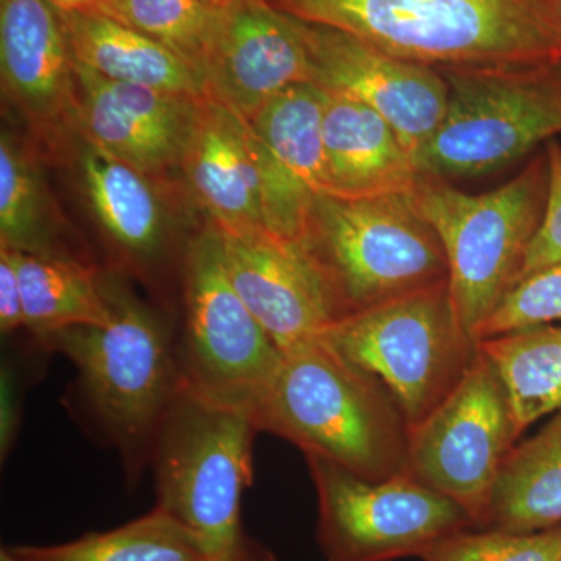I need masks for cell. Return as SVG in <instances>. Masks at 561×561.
Instances as JSON below:
<instances>
[{
    "label": "cell",
    "instance_id": "1",
    "mask_svg": "<svg viewBox=\"0 0 561 561\" xmlns=\"http://www.w3.org/2000/svg\"><path fill=\"white\" fill-rule=\"evenodd\" d=\"M110 306L102 327L69 328L35 342L76 368L62 404L105 448L119 454L128 482L149 468L150 449L181 387L179 331L116 273H101Z\"/></svg>",
    "mask_w": 561,
    "mask_h": 561
},
{
    "label": "cell",
    "instance_id": "2",
    "mask_svg": "<svg viewBox=\"0 0 561 561\" xmlns=\"http://www.w3.org/2000/svg\"><path fill=\"white\" fill-rule=\"evenodd\" d=\"M437 70L561 65L559 0H265Z\"/></svg>",
    "mask_w": 561,
    "mask_h": 561
},
{
    "label": "cell",
    "instance_id": "3",
    "mask_svg": "<svg viewBox=\"0 0 561 561\" xmlns=\"http://www.w3.org/2000/svg\"><path fill=\"white\" fill-rule=\"evenodd\" d=\"M254 412L261 432L368 481L408 472L411 426L400 404L320 339L280 354Z\"/></svg>",
    "mask_w": 561,
    "mask_h": 561
},
{
    "label": "cell",
    "instance_id": "4",
    "mask_svg": "<svg viewBox=\"0 0 561 561\" xmlns=\"http://www.w3.org/2000/svg\"><path fill=\"white\" fill-rule=\"evenodd\" d=\"M300 247L337 320L448 280V261L412 192L371 198L321 195Z\"/></svg>",
    "mask_w": 561,
    "mask_h": 561
},
{
    "label": "cell",
    "instance_id": "5",
    "mask_svg": "<svg viewBox=\"0 0 561 561\" xmlns=\"http://www.w3.org/2000/svg\"><path fill=\"white\" fill-rule=\"evenodd\" d=\"M249 405L213 400L181 382L150 449L157 507L219 557L241 540L242 500L253 483L260 434Z\"/></svg>",
    "mask_w": 561,
    "mask_h": 561
},
{
    "label": "cell",
    "instance_id": "6",
    "mask_svg": "<svg viewBox=\"0 0 561 561\" xmlns=\"http://www.w3.org/2000/svg\"><path fill=\"white\" fill-rule=\"evenodd\" d=\"M548 186L546 151L485 194H467L437 175L420 173L416 180L413 202L445 249L454 308L472 341L478 342L483 323L522 279Z\"/></svg>",
    "mask_w": 561,
    "mask_h": 561
},
{
    "label": "cell",
    "instance_id": "7",
    "mask_svg": "<svg viewBox=\"0 0 561 561\" xmlns=\"http://www.w3.org/2000/svg\"><path fill=\"white\" fill-rule=\"evenodd\" d=\"M319 339L376 376L411 431L453 393L479 353L461 328L448 280L334 321Z\"/></svg>",
    "mask_w": 561,
    "mask_h": 561
},
{
    "label": "cell",
    "instance_id": "8",
    "mask_svg": "<svg viewBox=\"0 0 561 561\" xmlns=\"http://www.w3.org/2000/svg\"><path fill=\"white\" fill-rule=\"evenodd\" d=\"M442 72L448 108L413 157L420 173L486 175L561 135V65Z\"/></svg>",
    "mask_w": 561,
    "mask_h": 561
},
{
    "label": "cell",
    "instance_id": "9",
    "mask_svg": "<svg viewBox=\"0 0 561 561\" xmlns=\"http://www.w3.org/2000/svg\"><path fill=\"white\" fill-rule=\"evenodd\" d=\"M181 286V381L213 400L254 409L283 353L236 290L210 221L187 241Z\"/></svg>",
    "mask_w": 561,
    "mask_h": 561
},
{
    "label": "cell",
    "instance_id": "10",
    "mask_svg": "<svg viewBox=\"0 0 561 561\" xmlns=\"http://www.w3.org/2000/svg\"><path fill=\"white\" fill-rule=\"evenodd\" d=\"M319 504L317 541L327 561H394L421 557L443 538L478 527L440 491L411 474L368 481L306 454Z\"/></svg>",
    "mask_w": 561,
    "mask_h": 561
},
{
    "label": "cell",
    "instance_id": "11",
    "mask_svg": "<svg viewBox=\"0 0 561 561\" xmlns=\"http://www.w3.org/2000/svg\"><path fill=\"white\" fill-rule=\"evenodd\" d=\"M522 434L500 373L479 350L459 386L411 431L408 474L456 501L479 527Z\"/></svg>",
    "mask_w": 561,
    "mask_h": 561
},
{
    "label": "cell",
    "instance_id": "12",
    "mask_svg": "<svg viewBox=\"0 0 561 561\" xmlns=\"http://www.w3.org/2000/svg\"><path fill=\"white\" fill-rule=\"evenodd\" d=\"M295 21L308 54L309 83L376 111L415 157L448 108L442 70L401 60L348 33Z\"/></svg>",
    "mask_w": 561,
    "mask_h": 561
},
{
    "label": "cell",
    "instance_id": "13",
    "mask_svg": "<svg viewBox=\"0 0 561 561\" xmlns=\"http://www.w3.org/2000/svg\"><path fill=\"white\" fill-rule=\"evenodd\" d=\"M81 139L149 179L181 169L205 99L99 76L76 60Z\"/></svg>",
    "mask_w": 561,
    "mask_h": 561
},
{
    "label": "cell",
    "instance_id": "14",
    "mask_svg": "<svg viewBox=\"0 0 561 561\" xmlns=\"http://www.w3.org/2000/svg\"><path fill=\"white\" fill-rule=\"evenodd\" d=\"M0 72L9 95L46 142L79 133L76 57L60 10L47 0H0Z\"/></svg>",
    "mask_w": 561,
    "mask_h": 561
},
{
    "label": "cell",
    "instance_id": "15",
    "mask_svg": "<svg viewBox=\"0 0 561 561\" xmlns=\"http://www.w3.org/2000/svg\"><path fill=\"white\" fill-rule=\"evenodd\" d=\"M203 81L206 98L253 119L280 92L309 83L297 21L265 0H238L221 13Z\"/></svg>",
    "mask_w": 561,
    "mask_h": 561
},
{
    "label": "cell",
    "instance_id": "16",
    "mask_svg": "<svg viewBox=\"0 0 561 561\" xmlns=\"http://www.w3.org/2000/svg\"><path fill=\"white\" fill-rule=\"evenodd\" d=\"M323 91L312 83L289 88L250 124L264 197L265 227L298 242L313 205L327 195Z\"/></svg>",
    "mask_w": 561,
    "mask_h": 561
},
{
    "label": "cell",
    "instance_id": "17",
    "mask_svg": "<svg viewBox=\"0 0 561 561\" xmlns=\"http://www.w3.org/2000/svg\"><path fill=\"white\" fill-rule=\"evenodd\" d=\"M219 232L236 290L280 353L316 341L337 321L330 294L300 243L268 230Z\"/></svg>",
    "mask_w": 561,
    "mask_h": 561
},
{
    "label": "cell",
    "instance_id": "18",
    "mask_svg": "<svg viewBox=\"0 0 561 561\" xmlns=\"http://www.w3.org/2000/svg\"><path fill=\"white\" fill-rule=\"evenodd\" d=\"M181 171L220 231L267 230L250 124L206 98Z\"/></svg>",
    "mask_w": 561,
    "mask_h": 561
},
{
    "label": "cell",
    "instance_id": "19",
    "mask_svg": "<svg viewBox=\"0 0 561 561\" xmlns=\"http://www.w3.org/2000/svg\"><path fill=\"white\" fill-rule=\"evenodd\" d=\"M323 95L327 195L356 201L412 192L420 172L389 122L359 102Z\"/></svg>",
    "mask_w": 561,
    "mask_h": 561
},
{
    "label": "cell",
    "instance_id": "20",
    "mask_svg": "<svg viewBox=\"0 0 561 561\" xmlns=\"http://www.w3.org/2000/svg\"><path fill=\"white\" fill-rule=\"evenodd\" d=\"M80 171L88 201L106 238L133 271L160 267L171 254V230L149 176L87 140Z\"/></svg>",
    "mask_w": 561,
    "mask_h": 561
},
{
    "label": "cell",
    "instance_id": "21",
    "mask_svg": "<svg viewBox=\"0 0 561 561\" xmlns=\"http://www.w3.org/2000/svg\"><path fill=\"white\" fill-rule=\"evenodd\" d=\"M76 60L99 76L205 99L197 70L157 41L91 10L61 11Z\"/></svg>",
    "mask_w": 561,
    "mask_h": 561
},
{
    "label": "cell",
    "instance_id": "22",
    "mask_svg": "<svg viewBox=\"0 0 561 561\" xmlns=\"http://www.w3.org/2000/svg\"><path fill=\"white\" fill-rule=\"evenodd\" d=\"M561 526V412L513 446L479 529L531 534Z\"/></svg>",
    "mask_w": 561,
    "mask_h": 561
},
{
    "label": "cell",
    "instance_id": "23",
    "mask_svg": "<svg viewBox=\"0 0 561 561\" xmlns=\"http://www.w3.org/2000/svg\"><path fill=\"white\" fill-rule=\"evenodd\" d=\"M20 273L24 330L39 342L54 332L79 327H102L110 306L101 272L70 256L14 250Z\"/></svg>",
    "mask_w": 561,
    "mask_h": 561
},
{
    "label": "cell",
    "instance_id": "24",
    "mask_svg": "<svg viewBox=\"0 0 561 561\" xmlns=\"http://www.w3.org/2000/svg\"><path fill=\"white\" fill-rule=\"evenodd\" d=\"M14 561H209L201 540L160 507L106 531L51 546L3 548Z\"/></svg>",
    "mask_w": 561,
    "mask_h": 561
},
{
    "label": "cell",
    "instance_id": "25",
    "mask_svg": "<svg viewBox=\"0 0 561 561\" xmlns=\"http://www.w3.org/2000/svg\"><path fill=\"white\" fill-rule=\"evenodd\" d=\"M478 345L500 373L519 431L561 412V324L524 328Z\"/></svg>",
    "mask_w": 561,
    "mask_h": 561
},
{
    "label": "cell",
    "instance_id": "26",
    "mask_svg": "<svg viewBox=\"0 0 561 561\" xmlns=\"http://www.w3.org/2000/svg\"><path fill=\"white\" fill-rule=\"evenodd\" d=\"M90 10L168 47L202 80L224 13L202 0H102Z\"/></svg>",
    "mask_w": 561,
    "mask_h": 561
},
{
    "label": "cell",
    "instance_id": "27",
    "mask_svg": "<svg viewBox=\"0 0 561 561\" xmlns=\"http://www.w3.org/2000/svg\"><path fill=\"white\" fill-rule=\"evenodd\" d=\"M0 243L24 253L65 256L54 245L38 169L5 131L0 138Z\"/></svg>",
    "mask_w": 561,
    "mask_h": 561
},
{
    "label": "cell",
    "instance_id": "28",
    "mask_svg": "<svg viewBox=\"0 0 561 561\" xmlns=\"http://www.w3.org/2000/svg\"><path fill=\"white\" fill-rule=\"evenodd\" d=\"M423 561H561V526L531 534L457 531L420 557Z\"/></svg>",
    "mask_w": 561,
    "mask_h": 561
},
{
    "label": "cell",
    "instance_id": "29",
    "mask_svg": "<svg viewBox=\"0 0 561 561\" xmlns=\"http://www.w3.org/2000/svg\"><path fill=\"white\" fill-rule=\"evenodd\" d=\"M561 321V262L524 276L479 332V341Z\"/></svg>",
    "mask_w": 561,
    "mask_h": 561
},
{
    "label": "cell",
    "instance_id": "30",
    "mask_svg": "<svg viewBox=\"0 0 561 561\" xmlns=\"http://www.w3.org/2000/svg\"><path fill=\"white\" fill-rule=\"evenodd\" d=\"M24 305L16 254L9 245L0 243V331L11 335L24 330Z\"/></svg>",
    "mask_w": 561,
    "mask_h": 561
},
{
    "label": "cell",
    "instance_id": "31",
    "mask_svg": "<svg viewBox=\"0 0 561 561\" xmlns=\"http://www.w3.org/2000/svg\"><path fill=\"white\" fill-rule=\"evenodd\" d=\"M21 376L20 370L3 360L0 373V459L7 457L16 443L21 427Z\"/></svg>",
    "mask_w": 561,
    "mask_h": 561
},
{
    "label": "cell",
    "instance_id": "32",
    "mask_svg": "<svg viewBox=\"0 0 561 561\" xmlns=\"http://www.w3.org/2000/svg\"><path fill=\"white\" fill-rule=\"evenodd\" d=\"M209 561H276V557L273 556L271 549L251 538L245 531L241 540L236 542L230 551L214 557Z\"/></svg>",
    "mask_w": 561,
    "mask_h": 561
},
{
    "label": "cell",
    "instance_id": "33",
    "mask_svg": "<svg viewBox=\"0 0 561 561\" xmlns=\"http://www.w3.org/2000/svg\"><path fill=\"white\" fill-rule=\"evenodd\" d=\"M55 9L61 11L90 10L102 0H47Z\"/></svg>",
    "mask_w": 561,
    "mask_h": 561
},
{
    "label": "cell",
    "instance_id": "34",
    "mask_svg": "<svg viewBox=\"0 0 561 561\" xmlns=\"http://www.w3.org/2000/svg\"><path fill=\"white\" fill-rule=\"evenodd\" d=\"M203 3L216 10H227L234 5L238 0H202Z\"/></svg>",
    "mask_w": 561,
    "mask_h": 561
},
{
    "label": "cell",
    "instance_id": "35",
    "mask_svg": "<svg viewBox=\"0 0 561 561\" xmlns=\"http://www.w3.org/2000/svg\"><path fill=\"white\" fill-rule=\"evenodd\" d=\"M0 561H14L5 551L0 552Z\"/></svg>",
    "mask_w": 561,
    "mask_h": 561
},
{
    "label": "cell",
    "instance_id": "36",
    "mask_svg": "<svg viewBox=\"0 0 561 561\" xmlns=\"http://www.w3.org/2000/svg\"><path fill=\"white\" fill-rule=\"evenodd\" d=\"M559 2H560V5H561V0H559Z\"/></svg>",
    "mask_w": 561,
    "mask_h": 561
}]
</instances>
